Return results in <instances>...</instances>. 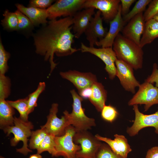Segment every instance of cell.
Here are the masks:
<instances>
[{"instance_id":"7","label":"cell","mask_w":158,"mask_h":158,"mask_svg":"<svg viewBox=\"0 0 158 158\" xmlns=\"http://www.w3.org/2000/svg\"><path fill=\"white\" fill-rule=\"evenodd\" d=\"M86 0H59L47 9L48 18L50 20L63 16L73 17L83 8Z\"/></svg>"},{"instance_id":"10","label":"cell","mask_w":158,"mask_h":158,"mask_svg":"<svg viewBox=\"0 0 158 158\" xmlns=\"http://www.w3.org/2000/svg\"><path fill=\"white\" fill-rule=\"evenodd\" d=\"M58 110V104H53L47 116L46 123L41 126V128H45L48 133L55 136L63 135L65 133L66 128L71 125L65 111L63 112V115L61 118H59L57 116Z\"/></svg>"},{"instance_id":"31","label":"cell","mask_w":158,"mask_h":158,"mask_svg":"<svg viewBox=\"0 0 158 158\" xmlns=\"http://www.w3.org/2000/svg\"><path fill=\"white\" fill-rule=\"evenodd\" d=\"M10 78L5 75L0 74V99H6L11 93Z\"/></svg>"},{"instance_id":"35","label":"cell","mask_w":158,"mask_h":158,"mask_svg":"<svg viewBox=\"0 0 158 158\" xmlns=\"http://www.w3.org/2000/svg\"><path fill=\"white\" fill-rule=\"evenodd\" d=\"M158 13V0H152L143 14L145 22L152 19Z\"/></svg>"},{"instance_id":"16","label":"cell","mask_w":158,"mask_h":158,"mask_svg":"<svg viewBox=\"0 0 158 158\" xmlns=\"http://www.w3.org/2000/svg\"><path fill=\"white\" fill-rule=\"evenodd\" d=\"M143 14L141 13L133 17L124 26L121 31L123 36L139 46L145 23Z\"/></svg>"},{"instance_id":"43","label":"cell","mask_w":158,"mask_h":158,"mask_svg":"<svg viewBox=\"0 0 158 158\" xmlns=\"http://www.w3.org/2000/svg\"><path fill=\"white\" fill-rule=\"evenodd\" d=\"M0 158H4V157L2 156H0Z\"/></svg>"},{"instance_id":"42","label":"cell","mask_w":158,"mask_h":158,"mask_svg":"<svg viewBox=\"0 0 158 158\" xmlns=\"http://www.w3.org/2000/svg\"><path fill=\"white\" fill-rule=\"evenodd\" d=\"M158 21V13L153 18Z\"/></svg>"},{"instance_id":"37","label":"cell","mask_w":158,"mask_h":158,"mask_svg":"<svg viewBox=\"0 0 158 158\" xmlns=\"http://www.w3.org/2000/svg\"><path fill=\"white\" fill-rule=\"evenodd\" d=\"M145 81L152 84L155 83V86L158 87V69L157 64H153L152 73Z\"/></svg>"},{"instance_id":"28","label":"cell","mask_w":158,"mask_h":158,"mask_svg":"<svg viewBox=\"0 0 158 158\" xmlns=\"http://www.w3.org/2000/svg\"><path fill=\"white\" fill-rule=\"evenodd\" d=\"M151 0H139L137 1L132 8L127 14L123 16V18L125 23L128 22L136 15L142 13L147 6L149 4Z\"/></svg>"},{"instance_id":"11","label":"cell","mask_w":158,"mask_h":158,"mask_svg":"<svg viewBox=\"0 0 158 158\" xmlns=\"http://www.w3.org/2000/svg\"><path fill=\"white\" fill-rule=\"evenodd\" d=\"M133 107L135 119L132 126L127 128L126 132L129 135L134 136L142 129L149 127L154 128L155 132L158 134V109L154 113L146 115L139 111L138 105H134Z\"/></svg>"},{"instance_id":"25","label":"cell","mask_w":158,"mask_h":158,"mask_svg":"<svg viewBox=\"0 0 158 158\" xmlns=\"http://www.w3.org/2000/svg\"><path fill=\"white\" fill-rule=\"evenodd\" d=\"M4 18L1 20V24L4 29L9 32L16 31L18 25V18L15 12L6 10L3 14Z\"/></svg>"},{"instance_id":"27","label":"cell","mask_w":158,"mask_h":158,"mask_svg":"<svg viewBox=\"0 0 158 158\" xmlns=\"http://www.w3.org/2000/svg\"><path fill=\"white\" fill-rule=\"evenodd\" d=\"M55 137L54 135L48 133L37 149V153L40 154L43 152L47 151L52 156L55 157L56 152Z\"/></svg>"},{"instance_id":"8","label":"cell","mask_w":158,"mask_h":158,"mask_svg":"<svg viewBox=\"0 0 158 158\" xmlns=\"http://www.w3.org/2000/svg\"><path fill=\"white\" fill-rule=\"evenodd\" d=\"M157 104H158V87L146 81L140 85L138 90L128 103L129 106L144 104V111Z\"/></svg>"},{"instance_id":"30","label":"cell","mask_w":158,"mask_h":158,"mask_svg":"<svg viewBox=\"0 0 158 158\" xmlns=\"http://www.w3.org/2000/svg\"><path fill=\"white\" fill-rule=\"evenodd\" d=\"M45 87L46 84L44 82H40L36 90L29 95L28 97L29 114L32 112L37 106L38 99L40 94L45 90Z\"/></svg>"},{"instance_id":"18","label":"cell","mask_w":158,"mask_h":158,"mask_svg":"<svg viewBox=\"0 0 158 158\" xmlns=\"http://www.w3.org/2000/svg\"><path fill=\"white\" fill-rule=\"evenodd\" d=\"M95 136L99 141L106 143L113 152L121 158H127L128 154L132 151L127 139L124 135L116 134L114 140L98 134Z\"/></svg>"},{"instance_id":"29","label":"cell","mask_w":158,"mask_h":158,"mask_svg":"<svg viewBox=\"0 0 158 158\" xmlns=\"http://www.w3.org/2000/svg\"><path fill=\"white\" fill-rule=\"evenodd\" d=\"M48 134L46 130L42 128L32 131L28 145L30 149H37Z\"/></svg>"},{"instance_id":"33","label":"cell","mask_w":158,"mask_h":158,"mask_svg":"<svg viewBox=\"0 0 158 158\" xmlns=\"http://www.w3.org/2000/svg\"><path fill=\"white\" fill-rule=\"evenodd\" d=\"M118 115L116 109L110 105H105L101 111V116L102 119L111 123L116 119Z\"/></svg>"},{"instance_id":"6","label":"cell","mask_w":158,"mask_h":158,"mask_svg":"<svg viewBox=\"0 0 158 158\" xmlns=\"http://www.w3.org/2000/svg\"><path fill=\"white\" fill-rule=\"evenodd\" d=\"M76 131L71 125L66 128L62 135L55 136V157L62 156L64 158H75L77 152L80 149V145L75 144L73 138Z\"/></svg>"},{"instance_id":"2","label":"cell","mask_w":158,"mask_h":158,"mask_svg":"<svg viewBox=\"0 0 158 158\" xmlns=\"http://www.w3.org/2000/svg\"><path fill=\"white\" fill-rule=\"evenodd\" d=\"M113 47L117 59L126 63L135 70L142 68L143 51L140 46L119 33Z\"/></svg>"},{"instance_id":"9","label":"cell","mask_w":158,"mask_h":158,"mask_svg":"<svg viewBox=\"0 0 158 158\" xmlns=\"http://www.w3.org/2000/svg\"><path fill=\"white\" fill-rule=\"evenodd\" d=\"M80 50L83 52H88L97 56L104 63L105 69L108 73L109 78L113 79L116 76V69L115 61L116 55L112 47L97 48L87 47L81 43Z\"/></svg>"},{"instance_id":"32","label":"cell","mask_w":158,"mask_h":158,"mask_svg":"<svg viewBox=\"0 0 158 158\" xmlns=\"http://www.w3.org/2000/svg\"><path fill=\"white\" fill-rule=\"evenodd\" d=\"M10 57V54L6 51L0 39V74L5 75L8 69V61Z\"/></svg>"},{"instance_id":"13","label":"cell","mask_w":158,"mask_h":158,"mask_svg":"<svg viewBox=\"0 0 158 158\" xmlns=\"http://www.w3.org/2000/svg\"><path fill=\"white\" fill-rule=\"evenodd\" d=\"M115 63L116 76L119 78L121 85L126 90L135 93V88L139 87L140 84L135 77L133 69L126 63L118 59Z\"/></svg>"},{"instance_id":"34","label":"cell","mask_w":158,"mask_h":158,"mask_svg":"<svg viewBox=\"0 0 158 158\" xmlns=\"http://www.w3.org/2000/svg\"><path fill=\"white\" fill-rule=\"evenodd\" d=\"M96 158H121L114 153L107 144L102 143L97 153Z\"/></svg>"},{"instance_id":"22","label":"cell","mask_w":158,"mask_h":158,"mask_svg":"<svg viewBox=\"0 0 158 158\" xmlns=\"http://www.w3.org/2000/svg\"><path fill=\"white\" fill-rule=\"evenodd\" d=\"M158 37V21L152 18L145 22L140 46L142 48Z\"/></svg>"},{"instance_id":"36","label":"cell","mask_w":158,"mask_h":158,"mask_svg":"<svg viewBox=\"0 0 158 158\" xmlns=\"http://www.w3.org/2000/svg\"><path fill=\"white\" fill-rule=\"evenodd\" d=\"M53 0H31L30 1L28 7L41 9H46L52 5L54 1Z\"/></svg>"},{"instance_id":"41","label":"cell","mask_w":158,"mask_h":158,"mask_svg":"<svg viewBox=\"0 0 158 158\" xmlns=\"http://www.w3.org/2000/svg\"><path fill=\"white\" fill-rule=\"evenodd\" d=\"M29 158H42V156L38 153L31 155Z\"/></svg>"},{"instance_id":"44","label":"cell","mask_w":158,"mask_h":158,"mask_svg":"<svg viewBox=\"0 0 158 158\" xmlns=\"http://www.w3.org/2000/svg\"><path fill=\"white\" fill-rule=\"evenodd\" d=\"M75 158H79V157H75Z\"/></svg>"},{"instance_id":"24","label":"cell","mask_w":158,"mask_h":158,"mask_svg":"<svg viewBox=\"0 0 158 158\" xmlns=\"http://www.w3.org/2000/svg\"><path fill=\"white\" fill-rule=\"evenodd\" d=\"M18 18L16 31L26 36L31 35L35 27L31 21L26 16L18 10L15 12Z\"/></svg>"},{"instance_id":"14","label":"cell","mask_w":158,"mask_h":158,"mask_svg":"<svg viewBox=\"0 0 158 158\" xmlns=\"http://www.w3.org/2000/svg\"><path fill=\"white\" fill-rule=\"evenodd\" d=\"M101 14L99 10L95 13L84 33L90 47H94L96 43L104 38L107 33V29L103 26Z\"/></svg>"},{"instance_id":"15","label":"cell","mask_w":158,"mask_h":158,"mask_svg":"<svg viewBox=\"0 0 158 158\" xmlns=\"http://www.w3.org/2000/svg\"><path fill=\"white\" fill-rule=\"evenodd\" d=\"M61 76L72 83L78 92L87 87H91L97 81L96 76L90 72L82 73L70 70L60 73Z\"/></svg>"},{"instance_id":"23","label":"cell","mask_w":158,"mask_h":158,"mask_svg":"<svg viewBox=\"0 0 158 158\" xmlns=\"http://www.w3.org/2000/svg\"><path fill=\"white\" fill-rule=\"evenodd\" d=\"M14 108L5 99H0V127L3 130L14 125Z\"/></svg>"},{"instance_id":"4","label":"cell","mask_w":158,"mask_h":158,"mask_svg":"<svg viewBox=\"0 0 158 158\" xmlns=\"http://www.w3.org/2000/svg\"><path fill=\"white\" fill-rule=\"evenodd\" d=\"M73 99L72 111L69 113L65 110L71 125L75 128L76 132L88 130L96 125L95 119L87 116L85 109L82 108V102L83 99L79 95L75 90H71Z\"/></svg>"},{"instance_id":"21","label":"cell","mask_w":158,"mask_h":158,"mask_svg":"<svg viewBox=\"0 0 158 158\" xmlns=\"http://www.w3.org/2000/svg\"><path fill=\"white\" fill-rule=\"evenodd\" d=\"M92 93L89 99L97 110L101 112L107 99V92L102 84L95 82L91 86Z\"/></svg>"},{"instance_id":"38","label":"cell","mask_w":158,"mask_h":158,"mask_svg":"<svg viewBox=\"0 0 158 158\" xmlns=\"http://www.w3.org/2000/svg\"><path fill=\"white\" fill-rule=\"evenodd\" d=\"M136 0H121V13L123 16L129 12V9Z\"/></svg>"},{"instance_id":"5","label":"cell","mask_w":158,"mask_h":158,"mask_svg":"<svg viewBox=\"0 0 158 158\" xmlns=\"http://www.w3.org/2000/svg\"><path fill=\"white\" fill-rule=\"evenodd\" d=\"M74 143L80 146L76 157L96 158L97 152L102 143L88 130L76 132L73 138Z\"/></svg>"},{"instance_id":"20","label":"cell","mask_w":158,"mask_h":158,"mask_svg":"<svg viewBox=\"0 0 158 158\" xmlns=\"http://www.w3.org/2000/svg\"><path fill=\"white\" fill-rule=\"evenodd\" d=\"M17 10L19 11L31 21L35 27L40 24L45 25L48 22L46 9L32 7H26L22 4H15Z\"/></svg>"},{"instance_id":"12","label":"cell","mask_w":158,"mask_h":158,"mask_svg":"<svg viewBox=\"0 0 158 158\" xmlns=\"http://www.w3.org/2000/svg\"><path fill=\"white\" fill-rule=\"evenodd\" d=\"M121 0H86L83 8H93L100 11L103 18L107 23L113 20L117 15Z\"/></svg>"},{"instance_id":"26","label":"cell","mask_w":158,"mask_h":158,"mask_svg":"<svg viewBox=\"0 0 158 158\" xmlns=\"http://www.w3.org/2000/svg\"><path fill=\"white\" fill-rule=\"evenodd\" d=\"M7 101L11 106L18 111L19 118L25 121H28V97L14 101Z\"/></svg>"},{"instance_id":"39","label":"cell","mask_w":158,"mask_h":158,"mask_svg":"<svg viewBox=\"0 0 158 158\" xmlns=\"http://www.w3.org/2000/svg\"><path fill=\"white\" fill-rule=\"evenodd\" d=\"M92 87H89L84 88L80 91L78 93L83 99H89L92 93Z\"/></svg>"},{"instance_id":"1","label":"cell","mask_w":158,"mask_h":158,"mask_svg":"<svg viewBox=\"0 0 158 158\" xmlns=\"http://www.w3.org/2000/svg\"><path fill=\"white\" fill-rule=\"evenodd\" d=\"M73 17L50 20L33 33L35 52L49 61L51 70L49 75L57 65L54 61V54L58 56L70 55L79 50L72 47L75 36L71 32Z\"/></svg>"},{"instance_id":"19","label":"cell","mask_w":158,"mask_h":158,"mask_svg":"<svg viewBox=\"0 0 158 158\" xmlns=\"http://www.w3.org/2000/svg\"><path fill=\"white\" fill-rule=\"evenodd\" d=\"M95 9L93 8H85L78 11L73 16L72 29L75 37L79 38L85 33L95 13Z\"/></svg>"},{"instance_id":"17","label":"cell","mask_w":158,"mask_h":158,"mask_svg":"<svg viewBox=\"0 0 158 158\" xmlns=\"http://www.w3.org/2000/svg\"><path fill=\"white\" fill-rule=\"evenodd\" d=\"M109 29L105 37L96 43L95 45L102 47H112L114 41L126 24L121 13L120 4L118 12L115 18L109 23Z\"/></svg>"},{"instance_id":"3","label":"cell","mask_w":158,"mask_h":158,"mask_svg":"<svg viewBox=\"0 0 158 158\" xmlns=\"http://www.w3.org/2000/svg\"><path fill=\"white\" fill-rule=\"evenodd\" d=\"M33 128V125L31 122L25 121L19 117H14V125L8 126L3 130L7 136L11 133L13 134L14 137L10 140L11 146H16L20 141L23 142L22 147L17 149L16 151L26 155L28 153L32 152L28 148V138L30 137Z\"/></svg>"},{"instance_id":"40","label":"cell","mask_w":158,"mask_h":158,"mask_svg":"<svg viewBox=\"0 0 158 158\" xmlns=\"http://www.w3.org/2000/svg\"><path fill=\"white\" fill-rule=\"evenodd\" d=\"M145 158H158V146L153 147L149 150Z\"/></svg>"}]
</instances>
